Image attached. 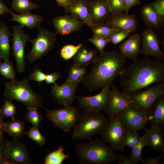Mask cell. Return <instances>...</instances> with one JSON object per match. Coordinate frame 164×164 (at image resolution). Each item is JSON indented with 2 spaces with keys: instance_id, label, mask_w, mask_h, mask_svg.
Returning <instances> with one entry per match:
<instances>
[{
  "instance_id": "obj_1",
  "label": "cell",
  "mask_w": 164,
  "mask_h": 164,
  "mask_svg": "<svg viewBox=\"0 0 164 164\" xmlns=\"http://www.w3.org/2000/svg\"><path fill=\"white\" fill-rule=\"evenodd\" d=\"M148 56L133 61L119 76L123 92L130 95L152 84L164 83V63Z\"/></svg>"
},
{
  "instance_id": "obj_2",
  "label": "cell",
  "mask_w": 164,
  "mask_h": 164,
  "mask_svg": "<svg viewBox=\"0 0 164 164\" xmlns=\"http://www.w3.org/2000/svg\"><path fill=\"white\" fill-rule=\"evenodd\" d=\"M92 64L90 72L81 82L91 92L108 86L111 87L123 71L126 58L117 51H104Z\"/></svg>"
},
{
  "instance_id": "obj_3",
  "label": "cell",
  "mask_w": 164,
  "mask_h": 164,
  "mask_svg": "<svg viewBox=\"0 0 164 164\" xmlns=\"http://www.w3.org/2000/svg\"><path fill=\"white\" fill-rule=\"evenodd\" d=\"M76 150L80 164H111L117 158L115 150L102 139L78 143Z\"/></svg>"
},
{
  "instance_id": "obj_4",
  "label": "cell",
  "mask_w": 164,
  "mask_h": 164,
  "mask_svg": "<svg viewBox=\"0 0 164 164\" xmlns=\"http://www.w3.org/2000/svg\"><path fill=\"white\" fill-rule=\"evenodd\" d=\"M79 123L73 127L71 138L74 140L91 139L100 134L109 120L101 111L84 109Z\"/></svg>"
},
{
  "instance_id": "obj_5",
  "label": "cell",
  "mask_w": 164,
  "mask_h": 164,
  "mask_svg": "<svg viewBox=\"0 0 164 164\" xmlns=\"http://www.w3.org/2000/svg\"><path fill=\"white\" fill-rule=\"evenodd\" d=\"M5 88L4 96L6 98L20 101L27 108L41 107L48 111L42 105L43 98L39 93L32 91L27 79L19 81H5Z\"/></svg>"
},
{
  "instance_id": "obj_6",
  "label": "cell",
  "mask_w": 164,
  "mask_h": 164,
  "mask_svg": "<svg viewBox=\"0 0 164 164\" xmlns=\"http://www.w3.org/2000/svg\"><path fill=\"white\" fill-rule=\"evenodd\" d=\"M36 37L30 40L32 47L27 53V58L32 63L45 56L54 47L56 40V33L53 32L40 26L38 27Z\"/></svg>"
},
{
  "instance_id": "obj_7",
  "label": "cell",
  "mask_w": 164,
  "mask_h": 164,
  "mask_svg": "<svg viewBox=\"0 0 164 164\" xmlns=\"http://www.w3.org/2000/svg\"><path fill=\"white\" fill-rule=\"evenodd\" d=\"M82 115L78 108L72 106L48 110L46 114L47 118L55 127L67 133L76 124Z\"/></svg>"
},
{
  "instance_id": "obj_8",
  "label": "cell",
  "mask_w": 164,
  "mask_h": 164,
  "mask_svg": "<svg viewBox=\"0 0 164 164\" xmlns=\"http://www.w3.org/2000/svg\"><path fill=\"white\" fill-rule=\"evenodd\" d=\"M119 117L126 131L137 132L144 129L148 122L147 111L131 104L121 111Z\"/></svg>"
},
{
  "instance_id": "obj_9",
  "label": "cell",
  "mask_w": 164,
  "mask_h": 164,
  "mask_svg": "<svg viewBox=\"0 0 164 164\" xmlns=\"http://www.w3.org/2000/svg\"><path fill=\"white\" fill-rule=\"evenodd\" d=\"M126 132L118 116L109 121L100 134L102 140L114 150L123 152L125 150L124 142Z\"/></svg>"
},
{
  "instance_id": "obj_10",
  "label": "cell",
  "mask_w": 164,
  "mask_h": 164,
  "mask_svg": "<svg viewBox=\"0 0 164 164\" xmlns=\"http://www.w3.org/2000/svg\"><path fill=\"white\" fill-rule=\"evenodd\" d=\"M129 95L130 104L147 111L154 103L164 94V83L156 84Z\"/></svg>"
},
{
  "instance_id": "obj_11",
  "label": "cell",
  "mask_w": 164,
  "mask_h": 164,
  "mask_svg": "<svg viewBox=\"0 0 164 164\" xmlns=\"http://www.w3.org/2000/svg\"><path fill=\"white\" fill-rule=\"evenodd\" d=\"M12 28V54L15 56L17 71L21 73L26 69L24 54L25 46L26 43L31 39L30 36L23 32L19 26H13Z\"/></svg>"
},
{
  "instance_id": "obj_12",
  "label": "cell",
  "mask_w": 164,
  "mask_h": 164,
  "mask_svg": "<svg viewBox=\"0 0 164 164\" xmlns=\"http://www.w3.org/2000/svg\"><path fill=\"white\" fill-rule=\"evenodd\" d=\"M111 87L112 90L110 97L104 110L109 121L118 117L121 111L130 104L129 95L120 92L114 83Z\"/></svg>"
},
{
  "instance_id": "obj_13",
  "label": "cell",
  "mask_w": 164,
  "mask_h": 164,
  "mask_svg": "<svg viewBox=\"0 0 164 164\" xmlns=\"http://www.w3.org/2000/svg\"><path fill=\"white\" fill-rule=\"evenodd\" d=\"M140 53L144 56H152L160 60L164 59V53L161 50L158 37L152 28L148 27L141 32Z\"/></svg>"
},
{
  "instance_id": "obj_14",
  "label": "cell",
  "mask_w": 164,
  "mask_h": 164,
  "mask_svg": "<svg viewBox=\"0 0 164 164\" xmlns=\"http://www.w3.org/2000/svg\"><path fill=\"white\" fill-rule=\"evenodd\" d=\"M105 24L117 32L128 31L130 33H135L137 30L138 18L135 14L111 13Z\"/></svg>"
},
{
  "instance_id": "obj_15",
  "label": "cell",
  "mask_w": 164,
  "mask_h": 164,
  "mask_svg": "<svg viewBox=\"0 0 164 164\" xmlns=\"http://www.w3.org/2000/svg\"><path fill=\"white\" fill-rule=\"evenodd\" d=\"M79 81L66 80L60 86L58 84L51 86V94L53 99L60 105L70 106L73 104Z\"/></svg>"
},
{
  "instance_id": "obj_16",
  "label": "cell",
  "mask_w": 164,
  "mask_h": 164,
  "mask_svg": "<svg viewBox=\"0 0 164 164\" xmlns=\"http://www.w3.org/2000/svg\"><path fill=\"white\" fill-rule=\"evenodd\" d=\"M110 87L108 86L103 87L99 93L93 96H75L78 104V108L100 111L104 110L110 97Z\"/></svg>"
},
{
  "instance_id": "obj_17",
  "label": "cell",
  "mask_w": 164,
  "mask_h": 164,
  "mask_svg": "<svg viewBox=\"0 0 164 164\" xmlns=\"http://www.w3.org/2000/svg\"><path fill=\"white\" fill-rule=\"evenodd\" d=\"M4 156L13 164L31 163L27 146L17 140H6Z\"/></svg>"
},
{
  "instance_id": "obj_18",
  "label": "cell",
  "mask_w": 164,
  "mask_h": 164,
  "mask_svg": "<svg viewBox=\"0 0 164 164\" xmlns=\"http://www.w3.org/2000/svg\"><path fill=\"white\" fill-rule=\"evenodd\" d=\"M52 24L56 33L61 35H68L75 31H81L84 24L74 16L65 15L56 17Z\"/></svg>"
},
{
  "instance_id": "obj_19",
  "label": "cell",
  "mask_w": 164,
  "mask_h": 164,
  "mask_svg": "<svg viewBox=\"0 0 164 164\" xmlns=\"http://www.w3.org/2000/svg\"><path fill=\"white\" fill-rule=\"evenodd\" d=\"M93 24L105 23L111 13L106 0H86Z\"/></svg>"
},
{
  "instance_id": "obj_20",
  "label": "cell",
  "mask_w": 164,
  "mask_h": 164,
  "mask_svg": "<svg viewBox=\"0 0 164 164\" xmlns=\"http://www.w3.org/2000/svg\"><path fill=\"white\" fill-rule=\"evenodd\" d=\"M66 13L82 21L90 29L93 23L88 3L86 0H74L65 8Z\"/></svg>"
},
{
  "instance_id": "obj_21",
  "label": "cell",
  "mask_w": 164,
  "mask_h": 164,
  "mask_svg": "<svg viewBox=\"0 0 164 164\" xmlns=\"http://www.w3.org/2000/svg\"><path fill=\"white\" fill-rule=\"evenodd\" d=\"M141 37L137 33L130 35L126 40L119 43L118 49L120 53L125 58L135 61L140 53Z\"/></svg>"
},
{
  "instance_id": "obj_22",
  "label": "cell",
  "mask_w": 164,
  "mask_h": 164,
  "mask_svg": "<svg viewBox=\"0 0 164 164\" xmlns=\"http://www.w3.org/2000/svg\"><path fill=\"white\" fill-rule=\"evenodd\" d=\"M141 18L145 24L148 27L157 30L164 25V16L159 14L154 9L153 3L145 4L140 8Z\"/></svg>"
},
{
  "instance_id": "obj_23",
  "label": "cell",
  "mask_w": 164,
  "mask_h": 164,
  "mask_svg": "<svg viewBox=\"0 0 164 164\" xmlns=\"http://www.w3.org/2000/svg\"><path fill=\"white\" fill-rule=\"evenodd\" d=\"M147 111V121L151 125L161 129L164 128V94L152 105Z\"/></svg>"
},
{
  "instance_id": "obj_24",
  "label": "cell",
  "mask_w": 164,
  "mask_h": 164,
  "mask_svg": "<svg viewBox=\"0 0 164 164\" xmlns=\"http://www.w3.org/2000/svg\"><path fill=\"white\" fill-rule=\"evenodd\" d=\"M144 129L146 137V146L155 150L164 151L163 134L162 129L152 125L149 129L145 128Z\"/></svg>"
},
{
  "instance_id": "obj_25",
  "label": "cell",
  "mask_w": 164,
  "mask_h": 164,
  "mask_svg": "<svg viewBox=\"0 0 164 164\" xmlns=\"http://www.w3.org/2000/svg\"><path fill=\"white\" fill-rule=\"evenodd\" d=\"M10 14L12 16L11 20L18 22L21 28L26 27L32 29L36 27H38L44 19L41 15L30 12L17 14L12 12Z\"/></svg>"
},
{
  "instance_id": "obj_26",
  "label": "cell",
  "mask_w": 164,
  "mask_h": 164,
  "mask_svg": "<svg viewBox=\"0 0 164 164\" xmlns=\"http://www.w3.org/2000/svg\"><path fill=\"white\" fill-rule=\"evenodd\" d=\"M12 34L7 24L0 22V51L4 61L9 60L10 56V39Z\"/></svg>"
},
{
  "instance_id": "obj_27",
  "label": "cell",
  "mask_w": 164,
  "mask_h": 164,
  "mask_svg": "<svg viewBox=\"0 0 164 164\" xmlns=\"http://www.w3.org/2000/svg\"><path fill=\"white\" fill-rule=\"evenodd\" d=\"M96 50L90 49L82 46L73 57L74 64L85 67L93 63L97 57Z\"/></svg>"
},
{
  "instance_id": "obj_28",
  "label": "cell",
  "mask_w": 164,
  "mask_h": 164,
  "mask_svg": "<svg viewBox=\"0 0 164 164\" xmlns=\"http://www.w3.org/2000/svg\"><path fill=\"white\" fill-rule=\"evenodd\" d=\"M2 130L12 137L14 140H17L25 134V122L12 119L10 122H4Z\"/></svg>"
},
{
  "instance_id": "obj_29",
  "label": "cell",
  "mask_w": 164,
  "mask_h": 164,
  "mask_svg": "<svg viewBox=\"0 0 164 164\" xmlns=\"http://www.w3.org/2000/svg\"><path fill=\"white\" fill-rule=\"evenodd\" d=\"M11 9L20 14L30 12L33 10L41 7L31 0H12Z\"/></svg>"
},
{
  "instance_id": "obj_30",
  "label": "cell",
  "mask_w": 164,
  "mask_h": 164,
  "mask_svg": "<svg viewBox=\"0 0 164 164\" xmlns=\"http://www.w3.org/2000/svg\"><path fill=\"white\" fill-rule=\"evenodd\" d=\"M146 139L144 134L141 137L140 140L138 144L132 149V151L130 155L126 157L128 164H136L142 159L141 154L143 148L146 146Z\"/></svg>"
},
{
  "instance_id": "obj_31",
  "label": "cell",
  "mask_w": 164,
  "mask_h": 164,
  "mask_svg": "<svg viewBox=\"0 0 164 164\" xmlns=\"http://www.w3.org/2000/svg\"><path fill=\"white\" fill-rule=\"evenodd\" d=\"M64 148L60 145L58 149L49 153L44 158V164H61L70 155L64 154Z\"/></svg>"
},
{
  "instance_id": "obj_32",
  "label": "cell",
  "mask_w": 164,
  "mask_h": 164,
  "mask_svg": "<svg viewBox=\"0 0 164 164\" xmlns=\"http://www.w3.org/2000/svg\"><path fill=\"white\" fill-rule=\"evenodd\" d=\"M90 29L94 37L109 38L117 32L105 23L93 24Z\"/></svg>"
},
{
  "instance_id": "obj_33",
  "label": "cell",
  "mask_w": 164,
  "mask_h": 164,
  "mask_svg": "<svg viewBox=\"0 0 164 164\" xmlns=\"http://www.w3.org/2000/svg\"><path fill=\"white\" fill-rule=\"evenodd\" d=\"M87 72V70L84 67L73 63L70 66L69 69L67 80L79 81L80 83Z\"/></svg>"
},
{
  "instance_id": "obj_34",
  "label": "cell",
  "mask_w": 164,
  "mask_h": 164,
  "mask_svg": "<svg viewBox=\"0 0 164 164\" xmlns=\"http://www.w3.org/2000/svg\"><path fill=\"white\" fill-rule=\"evenodd\" d=\"M24 117L26 121L31 123L32 127L37 128L43 120L42 116L38 113V108H27V112Z\"/></svg>"
},
{
  "instance_id": "obj_35",
  "label": "cell",
  "mask_w": 164,
  "mask_h": 164,
  "mask_svg": "<svg viewBox=\"0 0 164 164\" xmlns=\"http://www.w3.org/2000/svg\"><path fill=\"white\" fill-rule=\"evenodd\" d=\"M0 74L4 78L10 79L11 81L15 80L16 74L12 63L9 60L0 62Z\"/></svg>"
},
{
  "instance_id": "obj_36",
  "label": "cell",
  "mask_w": 164,
  "mask_h": 164,
  "mask_svg": "<svg viewBox=\"0 0 164 164\" xmlns=\"http://www.w3.org/2000/svg\"><path fill=\"white\" fill-rule=\"evenodd\" d=\"M83 45L80 43L77 45L68 44L64 46L61 49L60 54L61 58L66 60H68L73 57L80 47Z\"/></svg>"
},
{
  "instance_id": "obj_37",
  "label": "cell",
  "mask_w": 164,
  "mask_h": 164,
  "mask_svg": "<svg viewBox=\"0 0 164 164\" xmlns=\"http://www.w3.org/2000/svg\"><path fill=\"white\" fill-rule=\"evenodd\" d=\"M1 110L3 118H11L12 119L15 118L16 113V108L12 100L6 98Z\"/></svg>"
},
{
  "instance_id": "obj_38",
  "label": "cell",
  "mask_w": 164,
  "mask_h": 164,
  "mask_svg": "<svg viewBox=\"0 0 164 164\" xmlns=\"http://www.w3.org/2000/svg\"><path fill=\"white\" fill-rule=\"evenodd\" d=\"M25 134L30 139L39 145L42 146L46 143V137L41 134L38 128L32 127L29 129L28 132H26Z\"/></svg>"
},
{
  "instance_id": "obj_39",
  "label": "cell",
  "mask_w": 164,
  "mask_h": 164,
  "mask_svg": "<svg viewBox=\"0 0 164 164\" xmlns=\"http://www.w3.org/2000/svg\"><path fill=\"white\" fill-rule=\"evenodd\" d=\"M140 138L137 132L126 131L124 138V146L132 149L138 144Z\"/></svg>"
},
{
  "instance_id": "obj_40",
  "label": "cell",
  "mask_w": 164,
  "mask_h": 164,
  "mask_svg": "<svg viewBox=\"0 0 164 164\" xmlns=\"http://www.w3.org/2000/svg\"><path fill=\"white\" fill-rule=\"evenodd\" d=\"M130 32L128 31L116 32L108 38L109 43L116 45L119 44L130 35Z\"/></svg>"
},
{
  "instance_id": "obj_41",
  "label": "cell",
  "mask_w": 164,
  "mask_h": 164,
  "mask_svg": "<svg viewBox=\"0 0 164 164\" xmlns=\"http://www.w3.org/2000/svg\"><path fill=\"white\" fill-rule=\"evenodd\" d=\"M99 51L100 54L104 51V49L109 43L108 38H98L92 37L89 39Z\"/></svg>"
},
{
  "instance_id": "obj_42",
  "label": "cell",
  "mask_w": 164,
  "mask_h": 164,
  "mask_svg": "<svg viewBox=\"0 0 164 164\" xmlns=\"http://www.w3.org/2000/svg\"><path fill=\"white\" fill-rule=\"evenodd\" d=\"M111 13H123L125 9L122 0H106Z\"/></svg>"
},
{
  "instance_id": "obj_43",
  "label": "cell",
  "mask_w": 164,
  "mask_h": 164,
  "mask_svg": "<svg viewBox=\"0 0 164 164\" xmlns=\"http://www.w3.org/2000/svg\"><path fill=\"white\" fill-rule=\"evenodd\" d=\"M34 72L30 74L28 77V80H34L38 82L40 85L42 81L45 80L46 74L42 71L38 67L33 69Z\"/></svg>"
},
{
  "instance_id": "obj_44",
  "label": "cell",
  "mask_w": 164,
  "mask_h": 164,
  "mask_svg": "<svg viewBox=\"0 0 164 164\" xmlns=\"http://www.w3.org/2000/svg\"><path fill=\"white\" fill-rule=\"evenodd\" d=\"M61 77L59 72H54L50 74H46L45 82L47 84L52 83L55 84H56V81Z\"/></svg>"
},
{
  "instance_id": "obj_45",
  "label": "cell",
  "mask_w": 164,
  "mask_h": 164,
  "mask_svg": "<svg viewBox=\"0 0 164 164\" xmlns=\"http://www.w3.org/2000/svg\"><path fill=\"white\" fill-rule=\"evenodd\" d=\"M125 14H128L129 10L135 5L141 4L140 0H122Z\"/></svg>"
},
{
  "instance_id": "obj_46",
  "label": "cell",
  "mask_w": 164,
  "mask_h": 164,
  "mask_svg": "<svg viewBox=\"0 0 164 164\" xmlns=\"http://www.w3.org/2000/svg\"><path fill=\"white\" fill-rule=\"evenodd\" d=\"M152 3L156 11L161 15L164 16V0H156Z\"/></svg>"
},
{
  "instance_id": "obj_47",
  "label": "cell",
  "mask_w": 164,
  "mask_h": 164,
  "mask_svg": "<svg viewBox=\"0 0 164 164\" xmlns=\"http://www.w3.org/2000/svg\"><path fill=\"white\" fill-rule=\"evenodd\" d=\"M162 155H160L152 158L146 157L144 160L141 161L142 164H159L160 159Z\"/></svg>"
},
{
  "instance_id": "obj_48",
  "label": "cell",
  "mask_w": 164,
  "mask_h": 164,
  "mask_svg": "<svg viewBox=\"0 0 164 164\" xmlns=\"http://www.w3.org/2000/svg\"><path fill=\"white\" fill-rule=\"evenodd\" d=\"M12 12L3 3V0H0V15H3Z\"/></svg>"
},
{
  "instance_id": "obj_49",
  "label": "cell",
  "mask_w": 164,
  "mask_h": 164,
  "mask_svg": "<svg viewBox=\"0 0 164 164\" xmlns=\"http://www.w3.org/2000/svg\"><path fill=\"white\" fill-rule=\"evenodd\" d=\"M7 140L3 136L0 140V161L4 156V152Z\"/></svg>"
},
{
  "instance_id": "obj_50",
  "label": "cell",
  "mask_w": 164,
  "mask_h": 164,
  "mask_svg": "<svg viewBox=\"0 0 164 164\" xmlns=\"http://www.w3.org/2000/svg\"><path fill=\"white\" fill-rule=\"evenodd\" d=\"M74 0H56L58 5L65 8Z\"/></svg>"
},
{
  "instance_id": "obj_51",
  "label": "cell",
  "mask_w": 164,
  "mask_h": 164,
  "mask_svg": "<svg viewBox=\"0 0 164 164\" xmlns=\"http://www.w3.org/2000/svg\"><path fill=\"white\" fill-rule=\"evenodd\" d=\"M0 164H13L8 159L4 156L0 161Z\"/></svg>"
},
{
  "instance_id": "obj_52",
  "label": "cell",
  "mask_w": 164,
  "mask_h": 164,
  "mask_svg": "<svg viewBox=\"0 0 164 164\" xmlns=\"http://www.w3.org/2000/svg\"><path fill=\"white\" fill-rule=\"evenodd\" d=\"M3 117L1 111V109H0V129L2 130V126L4 123L3 121Z\"/></svg>"
},
{
  "instance_id": "obj_53",
  "label": "cell",
  "mask_w": 164,
  "mask_h": 164,
  "mask_svg": "<svg viewBox=\"0 0 164 164\" xmlns=\"http://www.w3.org/2000/svg\"><path fill=\"white\" fill-rule=\"evenodd\" d=\"M3 132L2 131V130L0 129V140L2 138V137L3 136Z\"/></svg>"
},
{
  "instance_id": "obj_54",
  "label": "cell",
  "mask_w": 164,
  "mask_h": 164,
  "mask_svg": "<svg viewBox=\"0 0 164 164\" xmlns=\"http://www.w3.org/2000/svg\"><path fill=\"white\" fill-rule=\"evenodd\" d=\"M2 59V56L1 52L0 51V62H1V60Z\"/></svg>"
}]
</instances>
